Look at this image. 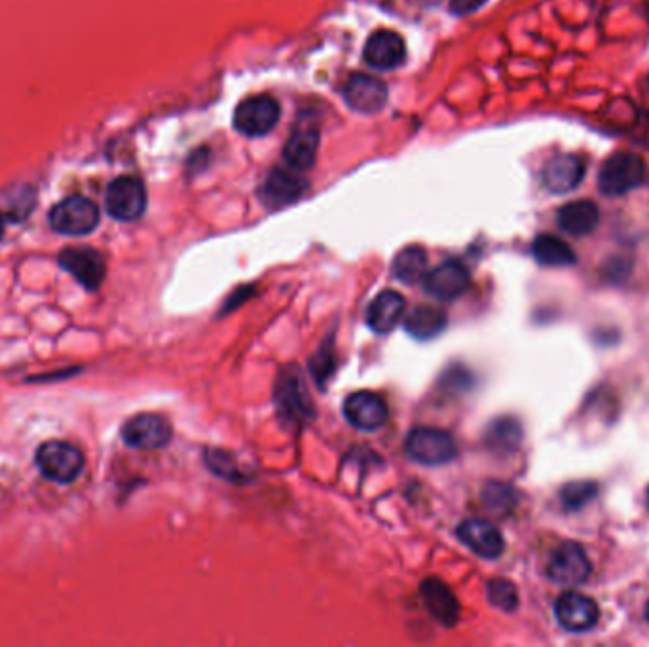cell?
<instances>
[{
  "label": "cell",
  "mask_w": 649,
  "mask_h": 647,
  "mask_svg": "<svg viewBox=\"0 0 649 647\" xmlns=\"http://www.w3.org/2000/svg\"><path fill=\"white\" fill-rule=\"evenodd\" d=\"M648 167L634 152H613L598 171V190L608 198L625 196L644 183Z\"/></svg>",
  "instance_id": "6da1fadb"
},
{
  "label": "cell",
  "mask_w": 649,
  "mask_h": 647,
  "mask_svg": "<svg viewBox=\"0 0 649 647\" xmlns=\"http://www.w3.org/2000/svg\"><path fill=\"white\" fill-rule=\"evenodd\" d=\"M38 471L57 484H71L84 469V454L75 444L67 441H48L37 450Z\"/></svg>",
  "instance_id": "7a4b0ae2"
},
{
  "label": "cell",
  "mask_w": 649,
  "mask_h": 647,
  "mask_svg": "<svg viewBox=\"0 0 649 647\" xmlns=\"http://www.w3.org/2000/svg\"><path fill=\"white\" fill-rule=\"evenodd\" d=\"M408 458L422 465H445L458 454L456 441L450 433L437 427H416L405 441Z\"/></svg>",
  "instance_id": "3957f363"
},
{
  "label": "cell",
  "mask_w": 649,
  "mask_h": 647,
  "mask_svg": "<svg viewBox=\"0 0 649 647\" xmlns=\"http://www.w3.org/2000/svg\"><path fill=\"white\" fill-rule=\"evenodd\" d=\"M591 560L581 545L574 541H562L551 553L545 574L560 587H577L591 575Z\"/></svg>",
  "instance_id": "277c9868"
},
{
  "label": "cell",
  "mask_w": 649,
  "mask_h": 647,
  "mask_svg": "<svg viewBox=\"0 0 649 647\" xmlns=\"http://www.w3.org/2000/svg\"><path fill=\"white\" fill-rule=\"evenodd\" d=\"M50 224L63 236H86L99 224V209L84 196H71L50 211Z\"/></svg>",
  "instance_id": "5b68a950"
},
{
  "label": "cell",
  "mask_w": 649,
  "mask_h": 647,
  "mask_svg": "<svg viewBox=\"0 0 649 647\" xmlns=\"http://www.w3.org/2000/svg\"><path fill=\"white\" fill-rule=\"evenodd\" d=\"M278 101L270 95H253L242 101L234 112V128L245 137H262L276 128Z\"/></svg>",
  "instance_id": "8992f818"
},
{
  "label": "cell",
  "mask_w": 649,
  "mask_h": 647,
  "mask_svg": "<svg viewBox=\"0 0 649 647\" xmlns=\"http://www.w3.org/2000/svg\"><path fill=\"white\" fill-rule=\"evenodd\" d=\"M105 207L112 219L122 222L137 221L147 209V190L139 179H114L105 196Z\"/></svg>",
  "instance_id": "52a82bcc"
},
{
  "label": "cell",
  "mask_w": 649,
  "mask_h": 647,
  "mask_svg": "<svg viewBox=\"0 0 649 647\" xmlns=\"http://www.w3.org/2000/svg\"><path fill=\"white\" fill-rule=\"evenodd\" d=\"M57 260L59 266L88 291H97L107 276V262L92 247H67Z\"/></svg>",
  "instance_id": "ba28073f"
},
{
  "label": "cell",
  "mask_w": 649,
  "mask_h": 647,
  "mask_svg": "<svg viewBox=\"0 0 649 647\" xmlns=\"http://www.w3.org/2000/svg\"><path fill=\"white\" fill-rule=\"evenodd\" d=\"M173 429L160 414H137L122 427L124 443L135 450H160L171 443Z\"/></svg>",
  "instance_id": "9c48e42d"
},
{
  "label": "cell",
  "mask_w": 649,
  "mask_h": 647,
  "mask_svg": "<svg viewBox=\"0 0 649 647\" xmlns=\"http://www.w3.org/2000/svg\"><path fill=\"white\" fill-rule=\"evenodd\" d=\"M469 285H471L469 270L460 260L454 259L439 264L424 278V289L427 295L443 302H452L460 298L469 289Z\"/></svg>",
  "instance_id": "30bf717a"
},
{
  "label": "cell",
  "mask_w": 649,
  "mask_h": 647,
  "mask_svg": "<svg viewBox=\"0 0 649 647\" xmlns=\"http://www.w3.org/2000/svg\"><path fill=\"white\" fill-rule=\"evenodd\" d=\"M558 623L570 632H587L598 623L600 610L593 598L581 592H564L555 604Z\"/></svg>",
  "instance_id": "8fae6325"
},
{
  "label": "cell",
  "mask_w": 649,
  "mask_h": 647,
  "mask_svg": "<svg viewBox=\"0 0 649 647\" xmlns=\"http://www.w3.org/2000/svg\"><path fill=\"white\" fill-rule=\"evenodd\" d=\"M458 537L467 549L481 558L494 560L503 555L505 541L500 530L483 518H467L458 526Z\"/></svg>",
  "instance_id": "7c38bea8"
},
{
  "label": "cell",
  "mask_w": 649,
  "mask_h": 647,
  "mask_svg": "<svg viewBox=\"0 0 649 647\" xmlns=\"http://www.w3.org/2000/svg\"><path fill=\"white\" fill-rule=\"evenodd\" d=\"M344 416L361 431H376L386 424L388 407L380 395L372 391H357L346 399Z\"/></svg>",
  "instance_id": "4fadbf2b"
},
{
  "label": "cell",
  "mask_w": 649,
  "mask_h": 647,
  "mask_svg": "<svg viewBox=\"0 0 649 647\" xmlns=\"http://www.w3.org/2000/svg\"><path fill=\"white\" fill-rule=\"evenodd\" d=\"M585 160L577 154H557L543 167V185L553 194H568L585 177Z\"/></svg>",
  "instance_id": "5bb4252c"
},
{
  "label": "cell",
  "mask_w": 649,
  "mask_h": 647,
  "mask_svg": "<svg viewBox=\"0 0 649 647\" xmlns=\"http://www.w3.org/2000/svg\"><path fill=\"white\" fill-rule=\"evenodd\" d=\"M344 99L353 111L374 114L386 107L388 88L382 80L374 76L355 74L344 86Z\"/></svg>",
  "instance_id": "9a60e30c"
},
{
  "label": "cell",
  "mask_w": 649,
  "mask_h": 647,
  "mask_svg": "<svg viewBox=\"0 0 649 647\" xmlns=\"http://www.w3.org/2000/svg\"><path fill=\"white\" fill-rule=\"evenodd\" d=\"M363 57L374 69L390 71L405 61L407 48H405L403 38L399 37L397 33L378 31L367 40Z\"/></svg>",
  "instance_id": "2e32d148"
},
{
  "label": "cell",
  "mask_w": 649,
  "mask_h": 647,
  "mask_svg": "<svg viewBox=\"0 0 649 647\" xmlns=\"http://www.w3.org/2000/svg\"><path fill=\"white\" fill-rule=\"evenodd\" d=\"M422 600L426 604L427 611L445 627H454L460 619V604L454 596V592L446 587L441 579H426L422 583Z\"/></svg>",
  "instance_id": "e0dca14e"
},
{
  "label": "cell",
  "mask_w": 649,
  "mask_h": 647,
  "mask_svg": "<svg viewBox=\"0 0 649 647\" xmlns=\"http://www.w3.org/2000/svg\"><path fill=\"white\" fill-rule=\"evenodd\" d=\"M407 302L397 291H382L367 310V325L376 334H388L399 325L405 315Z\"/></svg>",
  "instance_id": "ac0fdd59"
},
{
  "label": "cell",
  "mask_w": 649,
  "mask_h": 647,
  "mask_svg": "<svg viewBox=\"0 0 649 647\" xmlns=\"http://www.w3.org/2000/svg\"><path fill=\"white\" fill-rule=\"evenodd\" d=\"M319 148V131L304 124L291 133L283 148V160L293 171H306L314 166Z\"/></svg>",
  "instance_id": "d6986e66"
},
{
  "label": "cell",
  "mask_w": 649,
  "mask_h": 647,
  "mask_svg": "<svg viewBox=\"0 0 649 647\" xmlns=\"http://www.w3.org/2000/svg\"><path fill=\"white\" fill-rule=\"evenodd\" d=\"M276 401H278V410L285 420L298 422V420L308 418L312 403L308 401V397L304 393V384L300 380L297 369L281 378L278 391H276Z\"/></svg>",
  "instance_id": "ffe728a7"
},
{
  "label": "cell",
  "mask_w": 649,
  "mask_h": 647,
  "mask_svg": "<svg viewBox=\"0 0 649 647\" xmlns=\"http://www.w3.org/2000/svg\"><path fill=\"white\" fill-rule=\"evenodd\" d=\"M557 222L560 230L570 236H589L600 222V211L589 200H577L558 209Z\"/></svg>",
  "instance_id": "44dd1931"
},
{
  "label": "cell",
  "mask_w": 649,
  "mask_h": 647,
  "mask_svg": "<svg viewBox=\"0 0 649 647\" xmlns=\"http://www.w3.org/2000/svg\"><path fill=\"white\" fill-rule=\"evenodd\" d=\"M304 192V183L295 177V171H272L264 181L260 198L268 207H285L297 202Z\"/></svg>",
  "instance_id": "7402d4cb"
},
{
  "label": "cell",
  "mask_w": 649,
  "mask_h": 647,
  "mask_svg": "<svg viewBox=\"0 0 649 647\" xmlns=\"http://www.w3.org/2000/svg\"><path fill=\"white\" fill-rule=\"evenodd\" d=\"M446 314L433 306H418L405 319V329L412 338L431 340L445 331Z\"/></svg>",
  "instance_id": "603a6c76"
},
{
  "label": "cell",
  "mask_w": 649,
  "mask_h": 647,
  "mask_svg": "<svg viewBox=\"0 0 649 647\" xmlns=\"http://www.w3.org/2000/svg\"><path fill=\"white\" fill-rule=\"evenodd\" d=\"M532 253L543 266H553V268H564L572 266L577 262L574 249L564 240L551 234H541L532 245Z\"/></svg>",
  "instance_id": "cb8c5ba5"
},
{
  "label": "cell",
  "mask_w": 649,
  "mask_h": 647,
  "mask_svg": "<svg viewBox=\"0 0 649 647\" xmlns=\"http://www.w3.org/2000/svg\"><path fill=\"white\" fill-rule=\"evenodd\" d=\"M391 272L395 278L407 285H414V283L422 281L427 274L426 251L418 245L405 247L393 260Z\"/></svg>",
  "instance_id": "d4e9b609"
},
{
  "label": "cell",
  "mask_w": 649,
  "mask_h": 647,
  "mask_svg": "<svg viewBox=\"0 0 649 647\" xmlns=\"http://www.w3.org/2000/svg\"><path fill=\"white\" fill-rule=\"evenodd\" d=\"M486 444L494 452H515L519 448L520 439H522V429L519 422L513 418H501L496 420L486 431Z\"/></svg>",
  "instance_id": "484cf974"
},
{
  "label": "cell",
  "mask_w": 649,
  "mask_h": 647,
  "mask_svg": "<svg viewBox=\"0 0 649 647\" xmlns=\"http://www.w3.org/2000/svg\"><path fill=\"white\" fill-rule=\"evenodd\" d=\"M596 494H598V486L594 482H570V484H566L562 488L560 501H562L564 509H568V511H579L589 501L594 500Z\"/></svg>",
  "instance_id": "4316f807"
},
{
  "label": "cell",
  "mask_w": 649,
  "mask_h": 647,
  "mask_svg": "<svg viewBox=\"0 0 649 647\" xmlns=\"http://www.w3.org/2000/svg\"><path fill=\"white\" fill-rule=\"evenodd\" d=\"M486 594L492 606L503 611H513L519 606V592L507 579H492L486 585Z\"/></svg>",
  "instance_id": "83f0119b"
},
{
  "label": "cell",
  "mask_w": 649,
  "mask_h": 647,
  "mask_svg": "<svg viewBox=\"0 0 649 647\" xmlns=\"http://www.w3.org/2000/svg\"><path fill=\"white\" fill-rule=\"evenodd\" d=\"M515 496H517L515 490L511 486H507V484H501V482H490L483 492L484 503L494 513H503V511L511 509L517 503Z\"/></svg>",
  "instance_id": "f1b7e54d"
},
{
  "label": "cell",
  "mask_w": 649,
  "mask_h": 647,
  "mask_svg": "<svg viewBox=\"0 0 649 647\" xmlns=\"http://www.w3.org/2000/svg\"><path fill=\"white\" fill-rule=\"evenodd\" d=\"M207 463L209 467L226 479H236L238 477V467L236 463L232 465V458L224 452H207Z\"/></svg>",
  "instance_id": "f546056e"
},
{
  "label": "cell",
  "mask_w": 649,
  "mask_h": 647,
  "mask_svg": "<svg viewBox=\"0 0 649 647\" xmlns=\"http://www.w3.org/2000/svg\"><path fill=\"white\" fill-rule=\"evenodd\" d=\"M334 355L331 352L329 346H323V350L319 352V355H316L312 359V370H314V376L317 378L319 384H323V378H327L331 372H333L334 367Z\"/></svg>",
  "instance_id": "4dcf8cb0"
},
{
  "label": "cell",
  "mask_w": 649,
  "mask_h": 647,
  "mask_svg": "<svg viewBox=\"0 0 649 647\" xmlns=\"http://www.w3.org/2000/svg\"><path fill=\"white\" fill-rule=\"evenodd\" d=\"M486 0H450V10L458 16H467L477 12Z\"/></svg>",
  "instance_id": "1f68e13d"
},
{
  "label": "cell",
  "mask_w": 649,
  "mask_h": 647,
  "mask_svg": "<svg viewBox=\"0 0 649 647\" xmlns=\"http://www.w3.org/2000/svg\"><path fill=\"white\" fill-rule=\"evenodd\" d=\"M2 236H4V217L0 213V240H2Z\"/></svg>",
  "instance_id": "d6a6232c"
},
{
  "label": "cell",
  "mask_w": 649,
  "mask_h": 647,
  "mask_svg": "<svg viewBox=\"0 0 649 647\" xmlns=\"http://www.w3.org/2000/svg\"><path fill=\"white\" fill-rule=\"evenodd\" d=\"M646 617H648V621H649V602H648V606H646Z\"/></svg>",
  "instance_id": "836d02e7"
},
{
  "label": "cell",
  "mask_w": 649,
  "mask_h": 647,
  "mask_svg": "<svg viewBox=\"0 0 649 647\" xmlns=\"http://www.w3.org/2000/svg\"><path fill=\"white\" fill-rule=\"evenodd\" d=\"M648 509H649V488H648Z\"/></svg>",
  "instance_id": "e575fe53"
}]
</instances>
